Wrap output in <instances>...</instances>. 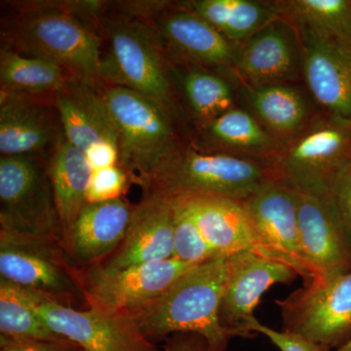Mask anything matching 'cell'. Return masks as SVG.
Returning a JSON list of instances; mask_svg holds the SVG:
<instances>
[{"label": "cell", "instance_id": "836d02e7", "mask_svg": "<svg viewBox=\"0 0 351 351\" xmlns=\"http://www.w3.org/2000/svg\"><path fill=\"white\" fill-rule=\"evenodd\" d=\"M330 195L341 225L351 244V162L339 175Z\"/></svg>", "mask_w": 351, "mask_h": 351}, {"label": "cell", "instance_id": "7c38bea8", "mask_svg": "<svg viewBox=\"0 0 351 351\" xmlns=\"http://www.w3.org/2000/svg\"><path fill=\"white\" fill-rule=\"evenodd\" d=\"M262 245L263 256L294 269L311 282L313 276L302 250L295 189L274 181L240 201Z\"/></svg>", "mask_w": 351, "mask_h": 351}, {"label": "cell", "instance_id": "3957f363", "mask_svg": "<svg viewBox=\"0 0 351 351\" xmlns=\"http://www.w3.org/2000/svg\"><path fill=\"white\" fill-rule=\"evenodd\" d=\"M6 29L19 51L59 64L71 77L98 88L101 39L84 21L66 10L38 9L25 11Z\"/></svg>", "mask_w": 351, "mask_h": 351}, {"label": "cell", "instance_id": "83f0119b", "mask_svg": "<svg viewBox=\"0 0 351 351\" xmlns=\"http://www.w3.org/2000/svg\"><path fill=\"white\" fill-rule=\"evenodd\" d=\"M293 25L351 41V0H290L276 2Z\"/></svg>", "mask_w": 351, "mask_h": 351}, {"label": "cell", "instance_id": "d6a6232c", "mask_svg": "<svg viewBox=\"0 0 351 351\" xmlns=\"http://www.w3.org/2000/svg\"><path fill=\"white\" fill-rule=\"evenodd\" d=\"M249 332L253 335L262 334L274 343L280 351H330L326 346L314 343L311 339L304 338L300 335L287 331H276L262 324L254 317L248 323Z\"/></svg>", "mask_w": 351, "mask_h": 351}, {"label": "cell", "instance_id": "5b68a950", "mask_svg": "<svg viewBox=\"0 0 351 351\" xmlns=\"http://www.w3.org/2000/svg\"><path fill=\"white\" fill-rule=\"evenodd\" d=\"M101 93L119 137V165L132 182L145 189L156 166L177 144L173 117L129 88L112 85Z\"/></svg>", "mask_w": 351, "mask_h": 351}, {"label": "cell", "instance_id": "d590c367", "mask_svg": "<svg viewBox=\"0 0 351 351\" xmlns=\"http://www.w3.org/2000/svg\"><path fill=\"white\" fill-rule=\"evenodd\" d=\"M164 351H208L206 341L193 332H179L165 341Z\"/></svg>", "mask_w": 351, "mask_h": 351}, {"label": "cell", "instance_id": "ffe728a7", "mask_svg": "<svg viewBox=\"0 0 351 351\" xmlns=\"http://www.w3.org/2000/svg\"><path fill=\"white\" fill-rule=\"evenodd\" d=\"M175 198L181 201L208 243L221 257L241 252L263 256L257 232L240 201L207 195Z\"/></svg>", "mask_w": 351, "mask_h": 351}, {"label": "cell", "instance_id": "e0dca14e", "mask_svg": "<svg viewBox=\"0 0 351 351\" xmlns=\"http://www.w3.org/2000/svg\"><path fill=\"white\" fill-rule=\"evenodd\" d=\"M134 207L123 197L88 202L62 243L69 263L90 267L107 261L125 239Z\"/></svg>", "mask_w": 351, "mask_h": 351}, {"label": "cell", "instance_id": "d4e9b609", "mask_svg": "<svg viewBox=\"0 0 351 351\" xmlns=\"http://www.w3.org/2000/svg\"><path fill=\"white\" fill-rule=\"evenodd\" d=\"M182 8L200 16L232 43L250 38L274 21L282 19L276 2L255 0H195Z\"/></svg>", "mask_w": 351, "mask_h": 351}, {"label": "cell", "instance_id": "4fadbf2b", "mask_svg": "<svg viewBox=\"0 0 351 351\" xmlns=\"http://www.w3.org/2000/svg\"><path fill=\"white\" fill-rule=\"evenodd\" d=\"M295 27L302 73L324 112L351 122V41Z\"/></svg>", "mask_w": 351, "mask_h": 351}, {"label": "cell", "instance_id": "8992f818", "mask_svg": "<svg viewBox=\"0 0 351 351\" xmlns=\"http://www.w3.org/2000/svg\"><path fill=\"white\" fill-rule=\"evenodd\" d=\"M0 230L63 242V228L40 156L0 158Z\"/></svg>", "mask_w": 351, "mask_h": 351}, {"label": "cell", "instance_id": "6da1fadb", "mask_svg": "<svg viewBox=\"0 0 351 351\" xmlns=\"http://www.w3.org/2000/svg\"><path fill=\"white\" fill-rule=\"evenodd\" d=\"M226 276V257L195 265L132 316L154 345L172 335L193 332L205 339L208 351H226L233 339L219 318Z\"/></svg>", "mask_w": 351, "mask_h": 351}, {"label": "cell", "instance_id": "cb8c5ba5", "mask_svg": "<svg viewBox=\"0 0 351 351\" xmlns=\"http://www.w3.org/2000/svg\"><path fill=\"white\" fill-rule=\"evenodd\" d=\"M47 170L61 219L64 240L88 203V189L93 168L86 156L64 136L51 154Z\"/></svg>", "mask_w": 351, "mask_h": 351}, {"label": "cell", "instance_id": "44dd1931", "mask_svg": "<svg viewBox=\"0 0 351 351\" xmlns=\"http://www.w3.org/2000/svg\"><path fill=\"white\" fill-rule=\"evenodd\" d=\"M54 106L64 138L83 154L101 144L119 147L117 129L98 88L73 78L55 94Z\"/></svg>", "mask_w": 351, "mask_h": 351}, {"label": "cell", "instance_id": "7402d4cb", "mask_svg": "<svg viewBox=\"0 0 351 351\" xmlns=\"http://www.w3.org/2000/svg\"><path fill=\"white\" fill-rule=\"evenodd\" d=\"M156 32L172 49L195 63L233 69L241 50L207 21L182 7L159 14Z\"/></svg>", "mask_w": 351, "mask_h": 351}, {"label": "cell", "instance_id": "f1b7e54d", "mask_svg": "<svg viewBox=\"0 0 351 351\" xmlns=\"http://www.w3.org/2000/svg\"><path fill=\"white\" fill-rule=\"evenodd\" d=\"M0 337L19 341L63 339L34 311L25 290L0 278Z\"/></svg>", "mask_w": 351, "mask_h": 351}, {"label": "cell", "instance_id": "ac0fdd59", "mask_svg": "<svg viewBox=\"0 0 351 351\" xmlns=\"http://www.w3.org/2000/svg\"><path fill=\"white\" fill-rule=\"evenodd\" d=\"M282 20L265 25L240 50L232 69L245 86L282 84L295 77L301 64L299 43L295 41V27Z\"/></svg>", "mask_w": 351, "mask_h": 351}, {"label": "cell", "instance_id": "30bf717a", "mask_svg": "<svg viewBox=\"0 0 351 351\" xmlns=\"http://www.w3.org/2000/svg\"><path fill=\"white\" fill-rule=\"evenodd\" d=\"M283 331L330 348L351 337V271L328 282H311L276 301Z\"/></svg>", "mask_w": 351, "mask_h": 351}, {"label": "cell", "instance_id": "484cf974", "mask_svg": "<svg viewBox=\"0 0 351 351\" xmlns=\"http://www.w3.org/2000/svg\"><path fill=\"white\" fill-rule=\"evenodd\" d=\"M245 96L256 119L284 144L309 121L306 99L294 87L284 84L245 86Z\"/></svg>", "mask_w": 351, "mask_h": 351}, {"label": "cell", "instance_id": "7a4b0ae2", "mask_svg": "<svg viewBox=\"0 0 351 351\" xmlns=\"http://www.w3.org/2000/svg\"><path fill=\"white\" fill-rule=\"evenodd\" d=\"M274 181L271 166L265 161L177 143L156 166L145 189L172 197L207 195L243 201Z\"/></svg>", "mask_w": 351, "mask_h": 351}, {"label": "cell", "instance_id": "9a60e30c", "mask_svg": "<svg viewBox=\"0 0 351 351\" xmlns=\"http://www.w3.org/2000/svg\"><path fill=\"white\" fill-rule=\"evenodd\" d=\"M295 193L302 250L313 271L311 281L328 282L350 272L351 244L331 195L298 189Z\"/></svg>", "mask_w": 351, "mask_h": 351}, {"label": "cell", "instance_id": "8d00e7d4", "mask_svg": "<svg viewBox=\"0 0 351 351\" xmlns=\"http://www.w3.org/2000/svg\"><path fill=\"white\" fill-rule=\"evenodd\" d=\"M336 351H351V337L343 345L337 348Z\"/></svg>", "mask_w": 351, "mask_h": 351}, {"label": "cell", "instance_id": "d6986e66", "mask_svg": "<svg viewBox=\"0 0 351 351\" xmlns=\"http://www.w3.org/2000/svg\"><path fill=\"white\" fill-rule=\"evenodd\" d=\"M64 137L61 121L43 104L27 96L1 92L0 152L2 156H40Z\"/></svg>", "mask_w": 351, "mask_h": 351}, {"label": "cell", "instance_id": "52a82bcc", "mask_svg": "<svg viewBox=\"0 0 351 351\" xmlns=\"http://www.w3.org/2000/svg\"><path fill=\"white\" fill-rule=\"evenodd\" d=\"M110 54L101 60V78L156 101L174 117V90L154 32L142 22L114 18L106 22Z\"/></svg>", "mask_w": 351, "mask_h": 351}, {"label": "cell", "instance_id": "2e32d148", "mask_svg": "<svg viewBox=\"0 0 351 351\" xmlns=\"http://www.w3.org/2000/svg\"><path fill=\"white\" fill-rule=\"evenodd\" d=\"M174 257V200L172 196L147 191L134 207L125 239L99 267L117 271L132 265Z\"/></svg>", "mask_w": 351, "mask_h": 351}, {"label": "cell", "instance_id": "603a6c76", "mask_svg": "<svg viewBox=\"0 0 351 351\" xmlns=\"http://www.w3.org/2000/svg\"><path fill=\"white\" fill-rule=\"evenodd\" d=\"M202 152H219L271 162L282 145L255 115L232 108L200 128Z\"/></svg>", "mask_w": 351, "mask_h": 351}, {"label": "cell", "instance_id": "1f68e13d", "mask_svg": "<svg viewBox=\"0 0 351 351\" xmlns=\"http://www.w3.org/2000/svg\"><path fill=\"white\" fill-rule=\"evenodd\" d=\"M129 181L130 178L119 165L93 170L88 189V202H101L122 197Z\"/></svg>", "mask_w": 351, "mask_h": 351}, {"label": "cell", "instance_id": "e575fe53", "mask_svg": "<svg viewBox=\"0 0 351 351\" xmlns=\"http://www.w3.org/2000/svg\"><path fill=\"white\" fill-rule=\"evenodd\" d=\"M0 351H88L71 339L19 341L0 337Z\"/></svg>", "mask_w": 351, "mask_h": 351}, {"label": "cell", "instance_id": "4316f807", "mask_svg": "<svg viewBox=\"0 0 351 351\" xmlns=\"http://www.w3.org/2000/svg\"><path fill=\"white\" fill-rule=\"evenodd\" d=\"M71 80L73 77L68 71L48 60L24 56L8 48H2L0 52L1 92L22 96H55Z\"/></svg>", "mask_w": 351, "mask_h": 351}, {"label": "cell", "instance_id": "9c48e42d", "mask_svg": "<svg viewBox=\"0 0 351 351\" xmlns=\"http://www.w3.org/2000/svg\"><path fill=\"white\" fill-rule=\"evenodd\" d=\"M193 267L171 258L117 271H106L99 265L75 267V274L85 308L132 316L160 297Z\"/></svg>", "mask_w": 351, "mask_h": 351}, {"label": "cell", "instance_id": "277c9868", "mask_svg": "<svg viewBox=\"0 0 351 351\" xmlns=\"http://www.w3.org/2000/svg\"><path fill=\"white\" fill-rule=\"evenodd\" d=\"M351 162V122L324 112L282 145L270 162L277 181L298 191L330 195Z\"/></svg>", "mask_w": 351, "mask_h": 351}, {"label": "cell", "instance_id": "f546056e", "mask_svg": "<svg viewBox=\"0 0 351 351\" xmlns=\"http://www.w3.org/2000/svg\"><path fill=\"white\" fill-rule=\"evenodd\" d=\"M180 85L201 127L234 108L232 85L221 76L203 69H189L180 75Z\"/></svg>", "mask_w": 351, "mask_h": 351}, {"label": "cell", "instance_id": "5bb4252c", "mask_svg": "<svg viewBox=\"0 0 351 351\" xmlns=\"http://www.w3.org/2000/svg\"><path fill=\"white\" fill-rule=\"evenodd\" d=\"M228 276L219 318L232 338L255 337L248 330L249 321L261 297L277 283L293 282L299 274L288 265L253 252H241L226 257Z\"/></svg>", "mask_w": 351, "mask_h": 351}, {"label": "cell", "instance_id": "4dcf8cb0", "mask_svg": "<svg viewBox=\"0 0 351 351\" xmlns=\"http://www.w3.org/2000/svg\"><path fill=\"white\" fill-rule=\"evenodd\" d=\"M174 200V257L191 265L221 258L203 237L188 210L178 198Z\"/></svg>", "mask_w": 351, "mask_h": 351}, {"label": "cell", "instance_id": "ba28073f", "mask_svg": "<svg viewBox=\"0 0 351 351\" xmlns=\"http://www.w3.org/2000/svg\"><path fill=\"white\" fill-rule=\"evenodd\" d=\"M0 278L63 306L85 308L61 242L0 230Z\"/></svg>", "mask_w": 351, "mask_h": 351}, {"label": "cell", "instance_id": "8fae6325", "mask_svg": "<svg viewBox=\"0 0 351 351\" xmlns=\"http://www.w3.org/2000/svg\"><path fill=\"white\" fill-rule=\"evenodd\" d=\"M24 290L34 311L51 330L88 351H164L145 338L129 314L75 308Z\"/></svg>", "mask_w": 351, "mask_h": 351}]
</instances>
